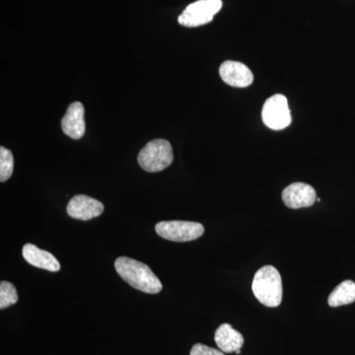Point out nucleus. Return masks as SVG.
I'll list each match as a JSON object with an SVG mask.
<instances>
[{
  "label": "nucleus",
  "mask_w": 355,
  "mask_h": 355,
  "mask_svg": "<svg viewBox=\"0 0 355 355\" xmlns=\"http://www.w3.org/2000/svg\"><path fill=\"white\" fill-rule=\"evenodd\" d=\"M114 268L119 275L133 288L149 294H157L163 286L151 268L128 257H120L114 261Z\"/></svg>",
  "instance_id": "nucleus-1"
},
{
  "label": "nucleus",
  "mask_w": 355,
  "mask_h": 355,
  "mask_svg": "<svg viewBox=\"0 0 355 355\" xmlns=\"http://www.w3.org/2000/svg\"><path fill=\"white\" fill-rule=\"evenodd\" d=\"M252 291L254 297L266 307L275 308L282 301V280L275 266H265L254 275Z\"/></svg>",
  "instance_id": "nucleus-2"
},
{
  "label": "nucleus",
  "mask_w": 355,
  "mask_h": 355,
  "mask_svg": "<svg viewBox=\"0 0 355 355\" xmlns=\"http://www.w3.org/2000/svg\"><path fill=\"white\" fill-rule=\"evenodd\" d=\"M174 160L173 148L166 139H154L141 149L137 157L144 171L157 173L169 167Z\"/></svg>",
  "instance_id": "nucleus-3"
},
{
  "label": "nucleus",
  "mask_w": 355,
  "mask_h": 355,
  "mask_svg": "<svg viewBox=\"0 0 355 355\" xmlns=\"http://www.w3.org/2000/svg\"><path fill=\"white\" fill-rule=\"evenodd\" d=\"M156 233L163 239L173 242H190L202 237V224L191 221H161L156 224Z\"/></svg>",
  "instance_id": "nucleus-4"
},
{
  "label": "nucleus",
  "mask_w": 355,
  "mask_h": 355,
  "mask_svg": "<svg viewBox=\"0 0 355 355\" xmlns=\"http://www.w3.org/2000/svg\"><path fill=\"white\" fill-rule=\"evenodd\" d=\"M221 8L222 0H198L187 7L178 21L184 27H200L211 22Z\"/></svg>",
  "instance_id": "nucleus-5"
},
{
  "label": "nucleus",
  "mask_w": 355,
  "mask_h": 355,
  "mask_svg": "<svg viewBox=\"0 0 355 355\" xmlns=\"http://www.w3.org/2000/svg\"><path fill=\"white\" fill-rule=\"evenodd\" d=\"M261 118L266 127L282 130L291 123V114L287 98L282 94L273 95L265 102Z\"/></svg>",
  "instance_id": "nucleus-6"
},
{
  "label": "nucleus",
  "mask_w": 355,
  "mask_h": 355,
  "mask_svg": "<svg viewBox=\"0 0 355 355\" xmlns=\"http://www.w3.org/2000/svg\"><path fill=\"white\" fill-rule=\"evenodd\" d=\"M67 211L72 218L87 221L101 216L104 211V205L88 196L77 195L69 200Z\"/></svg>",
  "instance_id": "nucleus-7"
},
{
  "label": "nucleus",
  "mask_w": 355,
  "mask_h": 355,
  "mask_svg": "<svg viewBox=\"0 0 355 355\" xmlns=\"http://www.w3.org/2000/svg\"><path fill=\"white\" fill-rule=\"evenodd\" d=\"M282 200L289 209H303L314 205L317 200V193L310 184L293 183L282 191Z\"/></svg>",
  "instance_id": "nucleus-8"
},
{
  "label": "nucleus",
  "mask_w": 355,
  "mask_h": 355,
  "mask_svg": "<svg viewBox=\"0 0 355 355\" xmlns=\"http://www.w3.org/2000/svg\"><path fill=\"white\" fill-rule=\"evenodd\" d=\"M219 74L222 80L233 87L245 88L254 81L253 72L242 62L227 60L221 64Z\"/></svg>",
  "instance_id": "nucleus-9"
},
{
  "label": "nucleus",
  "mask_w": 355,
  "mask_h": 355,
  "mask_svg": "<svg viewBox=\"0 0 355 355\" xmlns=\"http://www.w3.org/2000/svg\"><path fill=\"white\" fill-rule=\"evenodd\" d=\"M84 107L80 102H74L67 108L62 120V132L72 139H80L85 133Z\"/></svg>",
  "instance_id": "nucleus-10"
},
{
  "label": "nucleus",
  "mask_w": 355,
  "mask_h": 355,
  "mask_svg": "<svg viewBox=\"0 0 355 355\" xmlns=\"http://www.w3.org/2000/svg\"><path fill=\"white\" fill-rule=\"evenodd\" d=\"M23 258L30 265L43 268L49 272H57L60 270V261L53 254L44 251L33 244H26L22 249Z\"/></svg>",
  "instance_id": "nucleus-11"
},
{
  "label": "nucleus",
  "mask_w": 355,
  "mask_h": 355,
  "mask_svg": "<svg viewBox=\"0 0 355 355\" xmlns=\"http://www.w3.org/2000/svg\"><path fill=\"white\" fill-rule=\"evenodd\" d=\"M214 340L218 349L224 354H232L241 349L244 345V336L229 324H222L216 331Z\"/></svg>",
  "instance_id": "nucleus-12"
},
{
  "label": "nucleus",
  "mask_w": 355,
  "mask_h": 355,
  "mask_svg": "<svg viewBox=\"0 0 355 355\" xmlns=\"http://www.w3.org/2000/svg\"><path fill=\"white\" fill-rule=\"evenodd\" d=\"M355 301V284L352 280H345L334 289L328 298L331 307L349 305Z\"/></svg>",
  "instance_id": "nucleus-13"
},
{
  "label": "nucleus",
  "mask_w": 355,
  "mask_h": 355,
  "mask_svg": "<svg viewBox=\"0 0 355 355\" xmlns=\"http://www.w3.org/2000/svg\"><path fill=\"white\" fill-rule=\"evenodd\" d=\"M14 159L12 153L8 149L0 147V182L4 183L12 176Z\"/></svg>",
  "instance_id": "nucleus-14"
},
{
  "label": "nucleus",
  "mask_w": 355,
  "mask_h": 355,
  "mask_svg": "<svg viewBox=\"0 0 355 355\" xmlns=\"http://www.w3.org/2000/svg\"><path fill=\"white\" fill-rule=\"evenodd\" d=\"M18 301V293L11 282H1L0 284V309L3 310Z\"/></svg>",
  "instance_id": "nucleus-15"
},
{
  "label": "nucleus",
  "mask_w": 355,
  "mask_h": 355,
  "mask_svg": "<svg viewBox=\"0 0 355 355\" xmlns=\"http://www.w3.org/2000/svg\"><path fill=\"white\" fill-rule=\"evenodd\" d=\"M190 355H225L220 349H212L202 343H197L193 345L191 350Z\"/></svg>",
  "instance_id": "nucleus-16"
},
{
  "label": "nucleus",
  "mask_w": 355,
  "mask_h": 355,
  "mask_svg": "<svg viewBox=\"0 0 355 355\" xmlns=\"http://www.w3.org/2000/svg\"><path fill=\"white\" fill-rule=\"evenodd\" d=\"M241 354V349L237 350V352H236V354Z\"/></svg>",
  "instance_id": "nucleus-17"
}]
</instances>
